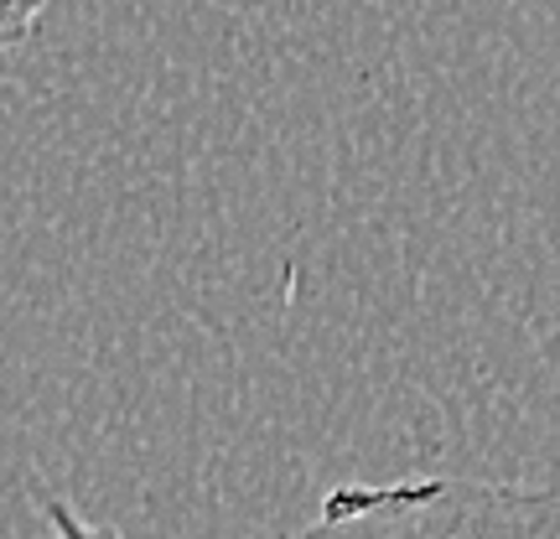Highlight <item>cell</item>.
I'll use <instances>...</instances> for the list:
<instances>
[{
    "label": "cell",
    "mask_w": 560,
    "mask_h": 539,
    "mask_svg": "<svg viewBox=\"0 0 560 539\" xmlns=\"http://www.w3.org/2000/svg\"><path fill=\"white\" fill-rule=\"evenodd\" d=\"M37 508H42V519L52 524V535H58V539H125L120 529H115V524L83 519L79 508H73L68 499H58V493H42Z\"/></svg>",
    "instance_id": "7a4b0ae2"
},
{
    "label": "cell",
    "mask_w": 560,
    "mask_h": 539,
    "mask_svg": "<svg viewBox=\"0 0 560 539\" xmlns=\"http://www.w3.org/2000/svg\"><path fill=\"white\" fill-rule=\"evenodd\" d=\"M58 0H0V58L16 52L21 42H32V32L42 26V16L52 11Z\"/></svg>",
    "instance_id": "3957f363"
},
{
    "label": "cell",
    "mask_w": 560,
    "mask_h": 539,
    "mask_svg": "<svg viewBox=\"0 0 560 539\" xmlns=\"http://www.w3.org/2000/svg\"><path fill=\"white\" fill-rule=\"evenodd\" d=\"M291 539H560V488L503 478L342 482Z\"/></svg>",
    "instance_id": "6da1fadb"
}]
</instances>
